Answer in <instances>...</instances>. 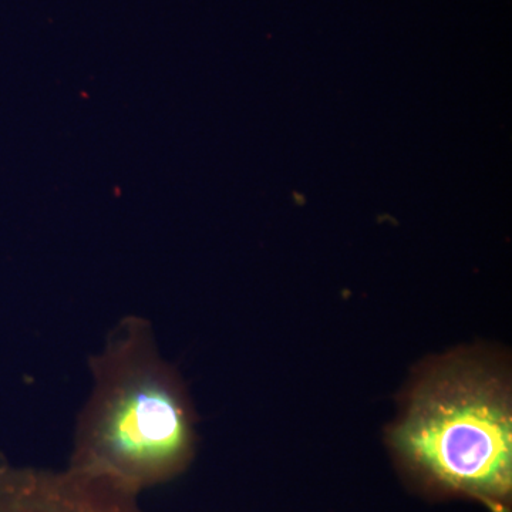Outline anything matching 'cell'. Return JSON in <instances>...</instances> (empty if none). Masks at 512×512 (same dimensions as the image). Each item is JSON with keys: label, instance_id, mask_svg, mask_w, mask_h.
Segmentation results:
<instances>
[{"label": "cell", "instance_id": "cell-3", "mask_svg": "<svg viewBox=\"0 0 512 512\" xmlns=\"http://www.w3.org/2000/svg\"><path fill=\"white\" fill-rule=\"evenodd\" d=\"M0 512H146L138 497L64 470L16 466L0 456Z\"/></svg>", "mask_w": 512, "mask_h": 512}, {"label": "cell", "instance_id": "cell-2", "mask_svg": "<svg viewBox=\"0 0 512 512\" xmlns=\"http://www.w3.org/2000/svg\"><path fill=\"white\" fill-rule=\"evenodd\" d=\"M393 436L404 456L441 483L488 498L510 491V387L490 367L458 359L434 369Z\"/></svg>", "mask_w": 512, "mask_h": 512}, {"label": "cell", "instance_id": "cell-1", "mask_svg": "<svg viewBox=\"0 0 512 512\" xmlns=\"http://www.w3.org/2000/svg\"><path fill=\"white\" fill-rule=\"evenodd\" d=\"M90 369L92 394L66 468L138 498L183 474L194 456V409L150 322L121 320Z\"/></svg>", "mask_w": 512, "mask_h": 512}]
</instances>
